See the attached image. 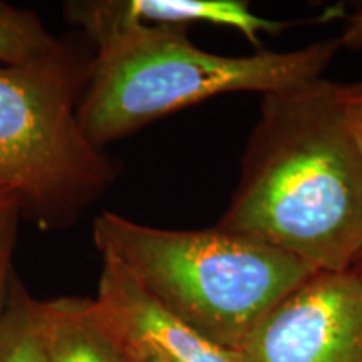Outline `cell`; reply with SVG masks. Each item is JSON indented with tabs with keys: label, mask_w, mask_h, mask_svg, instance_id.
<instances>
[{
	"label": "cell",
	"mask_w": 362,
	"mask_h": 362,
	"mask_svg": "<svg viewBox=\"0 0 362 362\" xmlns=\"http://www.w3.org/2000/svg\"><path fill=\"white\" fill-rule=\"evenodd\" d=\"M0 362H49L42 302L12 277L0 317Z\"/></svg>",
	"instance_id": "obj_9"
},
{
	"label": "cell",
	"mask_w": 362,
	"mask_h": 362,
	"mask_svg": "<svg viewBox=\"0 0 362 362\" xmlns=\"http://www.w3.org/2000/svg\"><path fill=\"white\" fill-rule=\"evenodd\" d=\"M12 203H19L16 194H13L12 192H6V189H2V192H0V210H4V208L8 205H12Z\"/></svg>",
	"instance_id": "obj_15"
},
{
	"label": "cell",
	"mask_w": 362,
	"mask_h": 362,
	"mask_svg": "<svg viewBox=\"0 0 362 362\" xmlns=\"http://www.w3.org/2000/svg\"><path fill=\"white\" fill-rule=\"evenodd\" d=\"M337 42L339 47L349 49V51H362V4L347 19Z\"/></svg>",
	"instance_id": "obj_13"
},
{
	"label": "cell",
	"mask_w": 362,
	"mask_h": 362,
	"mask_svg": "<svg viewBox=\"0 0 362 362\" xmlns=\"http://www.w3.org/2000/svg\"><path fill=\"white\" fill-rule=\"evenodd\" d=\"M42 309L49 362H128V346L96 298H52Z\"/></svg>",
	"instance_id": "obj_7"
},
{
	"label": "cell",
	"mask_w": 362,
	"mask_h": 362,
	"mask_svg": "<svg viewBox=\"0 0 362 362\" xmlns=\"http://www.w3.org/2000/svg\"><path fill=\"white\" fill-rule=\"evenodd\" d=\"M88 66L64 42L29 64H0V192L42 230L76 223L115 180L78 119Z\"/></svg>",
	"instance_id": "obj_4"
},
{
	"label": "cell",
	"mask_w": 362,
	"mask_h": 362,
	"mask_svg": "<svg viewBox=\"0 0 362 362\" xmlns=\"http://www.w3.org/2000/svg\"><path fill=\"white\" fill-rule=\"evenodd\" d=\"M354 270L357 272V275H359L361 280H362V253H361L359 260H357V264H356V267H354Z\"/></svg>",
	"instance_id": "obj_16"
},
{
	"label": "cell",
	"mask_w": 362,
	"mask_h": 362,
	"mask_svg": "<svg viewBox=\"0 0 362 362\" xmlns=\"http://www.w3.org/2000/svg\"><path fill=\"white\" fill-rule=\"evenodd\" d=\"M240 352L245 362H362L357 272H317L265 314Z\"/></svg>",
	"instance_id": "obj_5"
},
{
	"label": "cell",
	"mask_w": 362,
	"mask_h": 362,
	"mask_svg": "<svg viewBox=\"0 0 362 362\" xmlns=\"http://www.w3.org/2000/svg\"><path fill=\"white\" fill-rule=\"evenodd\" d=\"M361 148H362V144H361Z\"/></svg>",
	"instance_id": "obj_18"
},
{
	"label": "cell",
	"mask_w": 362,
	"mask_h": 362,
	"mask_svg": "<svg viewBox=\"0 0 362 362\" xmlns=\"http://www.w3.org/2000/svg\"><path fill=\"white\" fill-rule=\"evenodd\" d=\"M129 351L136 352V356H138V362H173L166 356L158 354L155 351H146V349H129Z\"/></svg>",
	"instance_id": "obj_14"
},
{
	"label": "cell",
	"mask_w": 362,
	"mask_h": 362,
	"mask_svg": "<svg viewBox=\"0 0 362 362\" xmlns=\"http://www.w3.org/2000/svg\"><path fill=\"white\" fill-rule=\"evenodd\" d=\"M128 362H138V356H136V352L129 351V357H128Z\"/></svg>",
	"instance_id": "obj_17"
},
{
	"label": "cell",
	"mask_w": 362,
	"mask_h": 362,
	"mask_svg": "<svg viewBox=\"0 0 362 362\" xmlns=\"http://www.w3.org/2000/svg\"><path fill=\"white\" fill-rule=\"evenodd\" d=\"M218 228L260 240L317 272L362 253V148L344 86L317 78L264 94Z\"/></svg>",
	"instance_id": "obj_1"
},
{
	"label": "cell",
	"mask_w": 362,
	"mask_h": 362,
	"mask_svg": "<svg viewBox=\"0 0 362 362\" xmlns=\"http://www.w3.org/2000/svg\"><path fill=\"white\" fill-rule=\"evenodd\" d=\"M93 240L189 327L238 352L265 314L317 274L269 243L218 226L155 228L103 211Z\"/></svg>",
	"instance_id": "obj_3"
},
{
	"label": "cell",
	"mask_w": 362,
	"mask_h": 362,
	"mask_svg": "<svg viewBox=\"0 0 362 362\" xmlns=\"http://www.w3.org/2000/svg\"><path fill=\"white\" fill-rule=\"evenodd\" d=\"M344 107L359 144H362V81L344 86Z\"/></svg>",
	"instance_id": "obj_12"
},
{
	"label": "cell",
	"mask_w": 362,
	"mask_h": 362,
	"mask_svg": "<svg viewBox=\"0 0 362 362\" xmlns=\"http://www.w3.org/2000/svg\"><path fill=\"white\" fill-rule=\"evenodd\" d=\"M101 259L96 302L128 349L155 351L173 362H245L242 352L216 346L161 305L116 259Z\"/></svg>",
	"instance_id": "obj_6"
},
{
	"label": "cell",
	"mask_w": 362,
	"mask_h": 362,
	"mask_svg": "<svg viewBox=\"0 0 362 362\" xmlns=\"http://www.w3.org/2000/svg\"><path fill=\"white\" fill-rule=\"evenodd\" d=\"M121 12L143 24L189 25L194 22L230 27L257 47L262 34L279 35L297 22L262 17L243 0H117Z\"/></svg>",
	"instance_id": "obj_8"
},
{
	"label": "cell",
	"mask_w": 362,
	"mask_h": 362,
	"mask_svg": "<svg viewBox=\"0 0 362 362\" xmlns=\"http://www.w3.org/2000/svg\"><path fill=\"white\" fill-rule=\"evenodd\" d=\"M22 218L21 205L12 203L0 210V317L6 307L8 287L12 282V259L16 250L19 221Z\"/></svg>",
	"instance_id": "obj_11"
},
{
	"label": "cell",
	"mask_w": 362,
	"mask_h": 362,
	"mask_svg": "<svg viewBox=\"0 0 362 362\" xmlns=\"http://www.w3.org/2000/svg\"><path fill=\"white\" fill-rule=\"evenodd\" d=\"M64 13L96 44L78 119L99 149L220 94H269L322 78L341 49L325 40L287 52L220 56L192 42L187 25L129 19L117 0L67 2Z\"/></svg>",
	"instance_id": "obj_2"
},
{
	"label": "cell",
	"mask_w": 362,
	"mask_h": 362,
	"mask_svg": "<svg viewBox=\"0 0 362 362\" xmlns=\"http://www.w3.org/2000/svg\"><path fill=\"white\" fill-rule=\"evenodd\" d=\"M61 45L62 40L45 29L37 13L0 2V64H29Z\"/></svg>",
	"instance_id": "obj_10"
}]
</instances>
